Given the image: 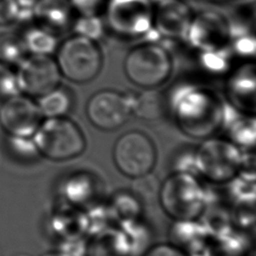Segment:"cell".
Here are the masks:
<instances>
[{"mask_svg":"<svg viewBox=\"0 0 256 256\" xmlns=\"http://www.w3.org/2000/svg\"><path fill=\"white\" fill-rule=\"evenodd\" d=\"M74 11L79 15L98 16L104 12L107 0H69Z\"/></svg>","mask_w":256,"mask_h":256,"instance_id":"obj_25","label":"cell"},{"mask_svg":"<svg viewBox=\"0 0 256 256\" xmlns=\"http://www.w3.org/2000/svg\"><path fill=\"white\" fill-rule=\"evenodd\" d=\"M27 55L21 34L13 32L0 34V62L10 67H17Z\"/></svg>","mask_w":256,"mask_h":256,"instance_id":"obj_18","label":"cell"},{"mask_svg":"<svg viewBox=\"0 0 256 256\" xmlns=\"http://www.w3.org/2000/svg\"><path fill=\"white\" fill-rule=\"evenodd\" d=\"M131 189L134 194V198L150 202L158 196L160 184L153 174L147 173L134 178L133 183L131 184Z\"/></svg>","mask_w":256,"mask_h":256,"instance_id":"obj_22","label":"cell"},{"mask_svg":"<svg viewBox=\"0 0 256 256\" xmlns=\"http://www.w3.org/2000/svg\"><path fill=\"white\" fill-rule=\"evenodd\" d=\"M241 161V153L234 143L216 138L204 141L194 156L200 173L216 183L230 180L240 169Z\"/></svg>","mask_w":256,"mask_h":256,"instance_id":"obj_8","label":"cell"},{"mask_svg":"<svg viewBox=\"0 0 256 256\" xmlns=\"http://www.w3.org/2000/svg\"><path fill=\"white\" fill-rule=\"evenodd\" d=\"M32 140L38 153L54 161L72 159L86 147L81 129L65 116L43 119Z\"/></svg>","mask_w":256,"mask_h":256,"instance_id":"obj_2","label":"cell"},{"mask_svg":"<svg viewBox=\"0 0 256 256\" xmlns=\"http://www.w3.org/2000/svg\"><path fill=\"white\" fill-rule=\"evenodd\" d=\"M244 1H249V0H244Z\"/></svg>","mask_w":256,"mask_h":256,"instance_id":"obj_30","label":"cell"},{"mask_svg":"<svg viewBox=\"0 0 256 256\" xmlns=\"http://www.w3.org/2000/svg\"><path fill=\"white\" fill-rule=\"evenodd\" d=\"M186 39L201 52L226 49L231 41V23L217 12H202L192 17Z\"/></svg>","mask_w":256,"mask_h":256,"instance_id":"obj_12","label":"cell"},{"mask_svg":"<svg viewBox=\"0 0 256 256\" xmlns=\"http://www.w3.org/2000/svg\"><path fill=\"white\" fill-rule=\"evenodd\" d=\"M131 114L129 95L111 89L95 92L86 104L88 120L93 126L104 131L121 127Z\"/></svg>","mask_w":256,"mask_h":256,"instance_id":"obj_10","label":"cell"},{"mask_svg":"<svg viewBox=\"0 0 256 256\" xmlns=\"http://www.w3.org/2000/svg\"><path fill=\"white\" fill-rule=\"evenodd\" d=\"M71 28L74 33L96 41L104 33V23L99 16L79 15L74 19Z\"/></svg>","mask_w":256,"mask_h":256,"instance_id":"obj_21","label":"cell"},{"mask_svg":"<svg viewBox=\"0 0 256 256\" xmlns=\"http://www.w3.org/2000/svg\"><path fill=\"white\" fill-rule=\"evenodd\" d=\"M43 121L37 103L29 96L18 93L0 106V126L12 137H32Z\"/></svg>","mask_w":256,"mask_h":256,"instance_id":"obj_11","label":"cell"},{"mask_svg":"<svg viewBox=\"0 0 256 256\" xmlns=\"http://www.w3.org/2000/svg\"><path fill=\"white\" fill-rule=\"evenodd\" d=\"M172 66L168 50L152 41L136 45L124 59L127 78L143 89H156L164 84L171 75Z\"/></svg>","mask_w":256,"mask_h":256,"instance_id":"obj_3","label":"cell"},{"mask_svg":"<svg viewBox=\"0 0 256 256\" xmlns=\"http://www.w3.org/2000/svg\"><path fill=\"white\" fill-rule=\"evenodd\" d=\"M107 27L120 37H150L153 30V4L150 0H107Z\"/></svg>","mask_w":256,"mask_h":256,"instance_id":"obj_6","label":"cell"},{"mask_svg":"<svg viewBox=\"0 0 256 256\" xmlns=\"http://www.w3.org/2000/svg\"><path fill=\"white\" fill-rule=\"evenodd\" d=\"M28 55H50L58 43L56 34L33 23L21 33Z\"/></svg>","mask_w":256,"mask_h":256,"instance_id":"obj_15","label":"cell"},{"mask_svg":"<svg viewBox=\"0 0 256 256\" xmlns=\"http://www.w3.org/2000/svg\"><path fill=\"white\" fill-rule=\"evenodd\" d=\"M18 93L20 91L15 69L0 62V101L2 102Z\"/></svg>","mask_w":256,"mask_h":256,"instance_id":"obj_24","label":"cell"},{"mask_svg":"<svg viewBox=\"0 0 256 256\" xmlns=\"http://www.w3.org/2000/svg\"><path fill=\"white\" fill-rule=\"evenodd\" d=\"M74 13L69 0H38L33 10V20L35 24L56 34L72 26Z\"/></svg>","mask_w":256,"mask_h":256,"instance_id":"obj_14","label":"cell"},{"mask_svg":"<svg viewBox=\"0 0 256 256\" xmlns=\"http://www.w3.org/2000/svg\"><path fill=\"white\" fill-rule=\"evenodd\" d=\"M55 61L61 76L71 82L83 84L92 81L99 74L103 57L96 41L75 34L57 47Z\"/></svg>","mask_w":256,"mask_h":256,"instance_id":"obj_4","label":"cell"},{"mask_svg":"<svg viewBox=\"0 0 256 256\" xmlns=\"http://www.w3.org/2000/svg\"><path fill=\"white\" fill-rule=\"evenodd\" d=\"M175 118L182 130L194 137H205L223 122L224 105L200 88L181 89L173 97Z\"/></svg>","mask_w":256,"mask_h":256,"instance_id":"obj_1","label":"cell"},{"mask_svg":"<svg viewBox=\"0 0 256 256\" xmlns=\"http://www.w3.org/2000/svg\"><path fill=\"white\" fill-rule=\"evenodd\" d=\"M234 118L227 119L225 123H231V131L233 133L234 139L243 145L253 144L254 142V133H255V122L253 118L238 119L236 113L233 116Z\"/></svg>","mask_w":256,"mask_h":256,"instance_id":"obj_23","label":"cell"},{"mask_svg":"<svg viewBox=\"0 0 256 256\" xmlns=\"http://www.w3.org/2000/svg\"><path fill=\"white\" fill-rule=\"evenodd\" d=\"M124 240L115 233H105L91 246V256H125Z\"/></svg>","mask_w":256,"mask_h":256,"instance_id":"obj_20","label":"cell"},{"mask_svg":"<svg viewBox=\"0 0 256 256\" xmlns=\"http://www.w3.org/2000/svg\"><path fill=\"white\" fill-rule=\"evenodd\" d=\"M17 16L15 0H0V26H8L17 22Z\"/></svg>","mask_w":256,"mask_h":256,"instance_id":"obj_26","label":"cell"},{"mask_svg":"<svg viewBox=\"0 0 256 256\" xmlns=\"http://www.w3.org/2000/svg\"><path fill=\"white\" fill-rule=\"evenodd\" d=\"M42 256H69V255L64 254V253H58V252H50V253H46Z\"/></svg>","mask_w":256,"mask_h":256,"instance_id":"obj_28","label":"cell"},{"mask_svg":"<svg viewBox=\"0 0 256 256\" xmlns=\"http://www.w3.org/2000/svg\"><path fill=\"white\" fill-rule=\"evenodd\" d=\"M254 67L246 66L230 82V91L236 101H240V105L247 108L248 95L254 96Z\"/></svg>","mask_w":256,"mask_h":256,"instance_id":"obj_19","label":"cell"},{"mask_svg":"<svg viewBox=\"0 0 256 256\" xmlns=\"http://www.w3.org/2000/svg\"><path fill=\"white\" fill-rule=\"evenodd\" d=\"M165 212L178 222H188L202 211L204 196L200 184L190 174L178 172L167 178L159 189Z\"/></svg>","mask_w":256,"mask_h":256,"instance_id":"obj_5","label":"cell"},{"mask_svg":"<svg viewBox=\"0 0 256 256\" xmlns=\"http://www.w3.org/2000/svg\"><path fill=\"white\" fill-rule=\"evenodd\" d=\"M145 256H186V255L176 246L161 244L151 248L145 254Z\"/></svg>","mask_w":256,"mask_h":256,"instance_id":"obj_27","label":"cell"},{"mask_svg":"<svg viewBox=\"0 0 256 256\" xmlns=\"http://www.w3.org/2000/svg\"><path fill=\"white\" fill-rule=\"evenodd\" d=\"M113 160L121 173L136 178L151 172L156 162V148L145 133L131 130L116 140Z\"/></svg>","mask_w":256,"mask_h":256,"instance_id":"obj_7","label":"cell"},{"mask_svg":"<svg viewBox=\"0 0 256 256\" xmlns=\"http://www.w3.org/2000/svg\"><path fill=\"white\" fill-rule=\"evenodd\" d=\"M20 93L39 98L59 86L61 73L50 55H27L16 67Z\"/></svg>","mask_w":256,"mask_h":256,"instance_id":"obj_9","label":"cell"},{"mask_svg":"<svg viewBox=\"0 0 256 256\" xmlns=\"http://www.w3.org/2000/svg\"><path fill=\"white\" fill-rule=\"evenodd\" d=\"M15 256H31V255H29V254H27V253H20V254H17V255H15Z\"/></svg>","mask_w":256,"mask_h":256,"instance_id":"obj_29","label":"cell"},{"mask_svg":"<svg viewBox=\"0 0 256 256\" xmlns=\"http://www.w3.org/2000/svg\"><path fill=\"white\" fill-rule=\"evenodd\" d=\"M38 108L45 118L65 116L72 106V95L67 88L56 87L38 98Z\"/></svg>","mask_w":256,"mask_h":256,"instance_id":"obj_17","label":"cell"},{"mask_svg":"<svg viewBox=\"0 0 256 256\" xmlns=\"http://www.w3.org/2000/svg\"><path fill=\"white\" fill-rule=\"evenodd\" d=\"M131 111L142 119H156L163 112L164 101L162 95L156 89H144L143 91L129 95Z\"/></svg>","mask_w":256,"mask_h":256,"instance_id":"obj_16","label":"cell"},{"mask_svg":"<svg viewBox=\"0 0 256 256\" xmlns=\"http://www.w3.org/2000/svg\"><path fill=\"white\" fill-rule=\"evenodd\" d=\"M153 5V30L168 40H184L192 20V12L184 0H159Z\"/></svg>","mask_w":256,"mask_h":256,"instance_id":"obj_13","label":"cell"}]
</instances>
